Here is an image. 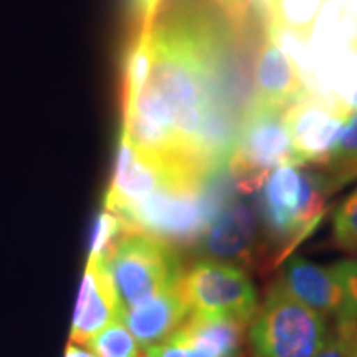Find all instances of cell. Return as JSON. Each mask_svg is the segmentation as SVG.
Here are the masks:
<instances>
[{
	"label": "cell",
	"instance_id": "6da1fadb",
	"mask_svg": "<svg viewBox=\"0 0 357 357\" xmlns=\"http://www.w3.org/2000/svg\"><path fill=\"white\" fill-rule=\"evenodd\" d=\"M329 194L323 172L301 171L296 164H283L270 172L258 199L266 238L263 271L281 265L314 230Z\"/></svg>",
	"mask_w": 357,
	"mask_h": 357
},
{
	"label": "cell",
	"instance_id": "7a4b0ae2",
	"mask_svg": "<svg viewBox=\"0 0 357 357\" xmlns=\"http://www.w3.org/2000/svg\"><path fill=\"white\" fill-rule=\"evenodd\" d=\"M102 263L113 283L119 314L171 291L184 271L176 247L142 234L124 235L109 255L102 257Z\"/></svg>",
	"mask_w": 357,
	"mask_h": 357
},
{
	"label": "cell",
	"instance_id": "3957f363",
	"mask_svg": "<svg viewBox=\"0 0 357 357\" xmlns=\"http://www.w3.org/2000/svg\"><path fill=\"white\" fill-rule=\"evenodd\" d=\"M328 316L294 300L276 281L248 329L252 357H314L329 337Z\"/></svg>",
	"mask_w": 357,
	"mask_h": 357
},
{
	"label": "cell",
	"instance_id": "277c9868",
	"mask_svg": "<svg viewBox=\"0 0 357 357\" xmlns=\"http://www.w3.org/2000/svg\"><path fill=\"white\" fill-rule=\"evenodd\" d=\"M283 164H294L284 109L253 106L229 160L235 192L243 197L258 194L270 172Z\"/></svg>",
	"mask_w": 357,
	"mask_h": 357
},
{
	"label": "cell",
	"instance_id": "5b68a950",
	"mask_svg": "<svg viewBox=\"0 0 357 357\" xmlns=\"http://www.w3.org/2000/svg\"><path fill=\"white\" fill-rule=\"evenodd\" d=\"M128 234L154 236L172 247H195L213 220L199 192L160 189L116 213Z\"/></svg>",
	"mask_w": 357,
	"mask_h": 357
},
{
	"label": "cell",
	"instance_id": "8992f818",
	"mask_svg": "<svg viewBox=\"0 0 357 357\" xmlns=\"http://www.w3.org/2000/svg\"><path fill=\"white\" fill-rule=\"evenodd\" d=\"M178 291L190 312L218 314L248 324L258 310V293L243 268L217 260H199L184 268Z\"/></svg>",
	"mask_w": 357,
	"mask_h": 357
},
{
	"label": "cell",
	"instance_id": "52a82bcc",
	"mask_svg": "<svg viewBox=\"0 0 357 357\" xmlns=\"http://www.w3.org/2000/svg\"><path fill=\"white\" fill-rule=\"evenodd\" d=\"M195 248L208 260L261 270L266 240L260 212L245 199H234L211 222Z\"/></svg>",
	"mask_w": 357,
	"mask_h": 357
},
{
	"label": "cell",
	"instance_id": "ba28073f",
	"mask_svg": "<svg viewBox=\"0 0 357 357\" xmlns=\"http://www.w3.org/2000/svg\"><path fill=\"white\" fill-rule=\"evenodd\" d=\"M349 114L314 93H303L284 109L296 166L324 167Z\"/></svg>",
	"mask_w": 357,
	"mask_h": 357
},
{
	"label": "cell",
	"instance_id": "9c48e42d",
	"mask_svg": "<svg viewBox=\"0 0 357 357\" xmlns=\"http://www.w3.org/2000/svg\"><path fill=\"white\" fill-rule=\"evenodd\" d=\"M306 91L305 82L291 58L266 29L253 65V106L287 109Z\"/></svg>",
	"mask_w": 357,
	"mask_h": 357
},
{
	"label": "cell",
	"instance_id": "30bf717a",
	"mask_svg": "<svg viewBox=\"0 0 357 357\" xmlns=\"http://www.w3.org/2000/svg\"><path fill=\"white\" fill-rule=\"evenodd\" d=\"M118 301L101 257H89L78 296L70 341L86 344L106 326L118 321Z\"/></svg>",
	"mask_w": 357,
	"mask_h": 357
},
{
	"label": "cell",
	"instance_id": "8fae6325",
	"mask_svg": "<svg viewBox=\"0 0 357 357\" xmlns=\"http://www.w3.org/2000/svg\"><path fill=\"white\" fill-rule=\"evenodd\" d=\"M289 296L321 314H337L342 291L333 268L321 266L301 255H289L275 280Z\"/></svg>",
	"mask_w": 357,
	"mask_h": 357
},
{
	"label": "cell",
	"instance_id": "7c38bea8",
	"mask_svg": "<svg viewBox=\"0 0 357 357\" xmlns=\"http://www.w3.org/2000/svg\"><path fill=\"white\" fill-rule=\"evenodd\" d=\"M160 189H166V185L158 169L146 162L121 134L113 181L105 197V208L118 213Z\"/></svg>",
	"mask_w": 357,
	"mask_h": 357
},
{
	"label": "cell",
	"instance_id": "4fadbf2b",
	"mask_svg": "<svg viewBox=\"0 0 357 357\" xmlns=\"http://www.w3.org/2000/svg\"><path fill=\"white\" fill-rule=\"evenodd\" d=\"M247 324L218 314L189 312L171 337L200 357H235L242 354Z\"/></svg>",
	"mask_w": 357,
	"mask_h": 357
},
{
	"label": "cell",
	"instance_id": "5bb4252c",
	"mask_svg": "<svg viewBox=\"0 0 357 357\" xmlns=\"http://www.w3.org/2000/svg\"><path fill=\"white\" fill-rule=\"evenodd\" d=\"M189 312L177 284L171 291L124 311L119 314V321L128 326L142 347H151L171 337Z\"/></svg>",
	"mask_w": 357,
	"mask_h": 357
},
{
	"label": "cell",
	"instance_id": "9a60e30c",
	"mask_svg": "<svg viewBox=\"0 0 357 357\" xmlns=\"http://www.w3.org/2000/svg\"><path fill=\"white\" fill-rule=\"evenodd\" d=\"M323 169L326 184L331 192L357 177V111L346 119L336 146Z\"/></svg>",
	"mask_w": 357,
	"mask_h": 357
},
{
	"label": "cell",
	"instance_id": "2e32d148",
	"mask_svg": "<svg viewBox=\"0 0 357 357\" xmlns=\"http://www.w3.org/2000/svg\"><path fill=\"white\" fill-rule=\"evenodd\" d=\"M326 2L328 0H273L270 25L310 42Z\"/></svg>",
	"mask_w": 357,
	"mask_h": 357
},
{
	"label": "cell",
	"instance_id": "e0dca14e",
	"mask_svg": "<svg viewBox=\"0 0 357 357\" xmlns=\"http://www.w3.org/2000/svg\"><path fill=\"white\" fill-rule=\"evenodd\" d=\"M100 357H144L137 341L126 331L121 321H114L101 329L84 344Z\"/></svg>",
	"mask_w": 357,
	"mask_h": 357
},
{
	"label": "cell",
	"instance_id": "ac0fdd59",
	"mask_svg": "<svg viewBox=\"0 0 357 357\" xmlns=\"http://www.w3.org/2000/svg\"><path fill=\"white\" fill-rule=\"evenodd\" d=\"M331 268L342 291L336 324L357 326V258L341 260Z\"/></svg>",
	"mask_w": 357,
	"mask_h": 357
},
{
	"label": "cell",
	"instance_id": "d6986e66",
	"mask_svg": "<svg viewBox=\"0 0 357 357\" xmlns=\"http://www.w3.org/2000/svg\"><path fill=\"white\" fill-rule=\"evenodd\" d=\"M121 218L114 212L102 208L95 218L91 231V247H89V257H106L116 247V243L126 235Z\"/></svg>",
	"mask_w": 357,
	"mask_h": 357
},
{
	"label": "cell",
	"instance_id": "ffe728a7",
	"mask_svg": "<svg viewBox=\"0 0 357 357\" xmlns=\"http://www.w3.org/2000/svg\"><path fill=\"white\" fill-rule=\"evenodd\" d=\"M333 240L344 252H357V189L334 212Z\"/></svg>",
	"mask_w": 357,
	"mask_h": 357
},
{
	"label": "cell",
	"instance_id": "44dd1931",
	"mask_svg": "<svg viewBox=\"0 0 357 357\" xmlns=\"http://www.w3.org/2000/svg\"><path fill=\"white\" fill-rule=\"evenodd\" d=\"M212 2L222 12L223 19L229 22L234 32L245 42H252L253 29H255L253 20L257 15L250 0H212Z\"/></svg>",
	"mask_w": 357,
	"mask_h": 357
},
{
	"label": "cell",
	"instance_id": "7402d4cb",
	"mask_svg": "<svg viewBox=\"0 0 357 357\" xmlns=\"http://www.w3.org/2000/svg\"><path fill=\"white\" fill-rule=\"evenodd\" d=\"M164 0H128V13L132 32L149 30L154 26Z\"/></svg>",
	"mask_w": 357,
	"mask_h": 357
},
{
	"label": "cell",
	"instance_id": "603a6c76",
	"mask_svg": "<svg viewBox=\"0 0 357 357\" xmlns=\"http://www.w3.org/2000/svg\"><path fill=\"white\" fill-rule=\"evenodd\" d=\"M352 326L336 324L334 331L329 334L326 344L314 357H346L351 342Z\"/></svg>",
	"mask_w": 357,
	"mask_h": 357
},
{
	"label": "cell",
	"instance_id": "cb8c5ba5",
	"mask_svg": "<svg viewBox=\"0 0 357 357\" xmlns=\"http://www.w3.org/2000/svg\"><path fill=\"white\" fill-rule=\"evenodd\" d=\"M144 357H200L197 352L189 349V347L181 344L174 337H167L166 341L159 344L146 347Z\"/></svg>",
	"mask_w": 357,
	"mask_h": 357
},
{
	"label": "cell",
	"instance_id": "d4e9b609",
	"mask_svg": "<svg viewBox=\"0 0 357 357\" xmlns=\"http://www.w3.org/2000/svg\"><path fill=\"white\" fill-rule=\"evenodd\" d=\"M342 32L347 43L357 45V0H344L342 3Z\"/></svg>",
	"mask_w": 357,
	"mask_h": 357
},
{
	"label": "cell",
	"instance_id": "484cf974",
	"mask_svg": "<svg viewBox=\"0 0 357 357\" xmlns=\"http://www.w3.org/2000/svg\"><path fill=\"white\" fill-rule=\"evenodd\" d=\"M65 357H95L93 354H89V352L79 349V347L75 346V342L70 341V344L66 346V354Z\"/></svg>",
	"mask_w": 357,
	"mask_h": 357
},
{
	"label": "cell",
	"instance_id": "4316f807",
	"mask_svg": "<svg viewBox=\"0 0 357 357\" xmlns=\"http://www.w3.org/2000/svg\"><path fill=\"white\" fill-rule=\"evenodd\" d=\"M346 357H357V326H352L351 342H349V349H347Z\"/></svg>",
	"mask_w": 357,
	"mask_h": 357
},
{
	"label": "cell",
	"instance_id": "83f0119b",
	"mask_svg": "<svg viewBox=\"0 0 357 357\" xmlns=\"http://www.w3.org/2000/svg\"><path fill=\"white\" fill-rule=\"evenodd\" d=\"M235 357H242V354H238V356H235Z\"/></svg>",
	"mask_w": 357,
	"mask_h": 357
}]
</instances>
